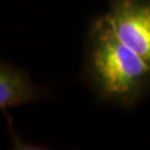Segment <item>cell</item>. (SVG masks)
Instances as JSON below:
<instances>
[{
  "mask_svg": "<svg viewBox=\"0 0 150 150\" xmlns=\"http://www.w3.org/2000/svg\"><path fill=\"white\" fill-rule=\"evenodd\" d=\"M84 76L98 100L123 109L134 108L150 91V64L115 35L104 15L89 26Z\"/></svg>",
  "mask_w": 150,
  "mask_h": 150,
  "instance_id": "cell-1",
  "label": "cell"
},
{
  "mask_svg": "<svg viewBox=\"0 0 150 150\" xmlns=\"http://www.w3.org/2000/svg\"><path fill=\"white\" fill-rule=\"evenodd\" d=\"M103 15L115 35L150 64V0H111Z\"/></svg>",
  "mask_w": 150,
  "mask_h": 150,
  "instance_id": "cell-2",
  "label": "cell"
},
{
  "mask_svg": "<svg viewBox=\"0 0 150 150\" xmlns=\"http://www.w3.org/2000/svg\"><path fill=\"white\" fill-rule=\"evenodd\" d=\"M43 96L40 88L33 81L30 74L8 62L0 63V109L6 111Z\"/></svg>",
  "mask_w": 150,
  "mask_h": 150,
  "instance_id": "cell-3",
  "label": "cell"
}]
</instances>
